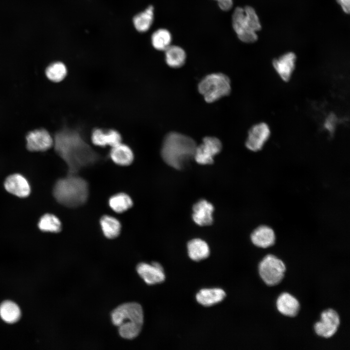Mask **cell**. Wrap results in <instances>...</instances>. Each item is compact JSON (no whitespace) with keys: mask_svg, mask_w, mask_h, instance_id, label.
I'll return each mask as SVG.
<instances>
[{"mask_svg":"<svg viewBox=\"0 0 350 350\" xmlns=\"http://www.w3.org/2000/svg\"><path fill=\"white\" fill-rule=\"evenodd\" d=\"M53 144L56 153L67 165L68 174H78L82 169L102 159L77 129L64 127L55 133Z\"/></svg>","mask_w":350,"mask_h":350,"instance_id":"obj_1","label":"cell"},{"mask_svg":"<svg viewBox=\"0 0 350 350\" xmlns=\"http://www.w3.org/2000/svg\"><path fill=\"white\" fill-rule=\"evenodd\" d=\"M196 146V142L191 138L172 132L164 139L161 150V157L168 165L180 170L194 158Z\"/></svg>","mask_w":350,"mask_h":350,"instance_id":"obj_2","label":"cell"},{"mask_svg":"<svg viewBox=\"0 0 350 350\" xmlns=\"http://www.w3.org/2000/svg\"><path fill=\"white\" fill-rule=\"evenodd\" d=\"M52 194L61 205L69 208L78 207L84 205L88 199V185L77 174H68L56 181Z\"/></svg>","mask_w":350,"mask_h":350,"instance_id":"obj_3","label":"cell"},{"mask_svg":"<svg viewBox=\"0 0 350 350\" xmlns=\"http://www.w3.org/2000/svg\"><path fill=\"white\" fill-rule=\"evenodd\" d=\"M113 323L118 327L120 335L132 339L140 332L143 324V312L140 304L136 302L122 304L111 313Z\"/></svg>","mask_w":350,"mask_h":350,"instance_id":"obj_4","label":"cell"},{"mask_svg":"<svg viewBox=\"0 0 350 350\" xmlns=\"http://www.w3.org/2000/svg\"><path fill=\"white\" fill-rule=\"evenodd\" d=\"M232 19L233 29L240 40L245 43L257 41L256 32L260 31L262 26L253 8L249 6L236 7Z\"/></svg>","mask_w":350,"mask_h":350,"instance_id":"obj_5","label":"cell"},{"mask_svg":"<svg viewBox=\"0 0 350 350\" xmlns=\"http://www.w3.org/2000/svg\"><path fill=\"white\" fill-rule=\"evenodd\" d=\"M198 89L206 102L212 103L230 93V81L228 77L223 73L210 74L200 82Z\"/></svg>","mask_w":350,"mask_h":350,"instance_id":"obj_6","label":"cell"},{"mask_svg":"<svg viewBox=\"0 0 350 350\" xmlns=\"http://www.w3.org/2000/svg\"><path fill=\"white\" fill-rule=\"evenodd\" d=\"M259 275L264 283L270 286L279 284L283 280L286 266L282 260L272 254L266 255L259 264Z\"/></svg>","mask_w":350,"mask_h":350,"instance_id":"obj_7","label":"cell"},{"mask_svg":"<svg viewBox=\"0 0 350 350\" xmlns=\"http://www.w3.org/2000/svg\"><path fill=\"white\" fill-rule=\"evenodd\" d=\"M222 148V143L217 138L205 137L203 142L196 147L194 159L200 164H212L214 157L221 152Z\"/></svg>","mask_w":350,"mask_h":350,"instance_id":"obj_8","label":"cell"},{"mask_svg":"<svg viewBox=\"0 0 350 350\" xmlns=\"http://www.w3.org/2000/svg\"><path fill=\"white\" fill-rule=\"evenodd\" d=\"M339 325L338 314L333 309H328L322 312L320 320L315 323L314 329L318 335L328 338L336 333Z\"/></svg>","mask_w":350,"mask_h":350,"instance_id":"obj_9","label":"cell"},{"mask_svg":"<svg viewBox=\"0 0 350 350\" xmlns=\"http://www.w3.org/2000/svg\"><path fill=\"white\" fill-rule=\"evenodd\" d=\"M271 131L269 125L264 122L253 125L249 130L245 146L249 150H261L269 139Z\"/></svg>","mask_w":350,"mask_h":350,"instance_id":"obj_10","label":"cell"},{"mask_svg":"<svg viewBox=\"0 0 350 350\" xmlns=\"http://www.w3.org/2000/svg\"><path fill=\"white\" fill-rule=\"evenodd\" d=\"M26 146L30 151H45L53 144V140L49 133L44 129L29 132L26 136Z\"/></svg>","mask_w":350,"mask_h":350,"instance_id":"obj_11","label":"cell"},{"mask_svg":"<svg viewBox=\"0 0 350 350\" xmlns=\"http://www.w3.org/2000/svg\"><path fill=\"white\" fill-rule=\"evenodd\" d=\"M296 61V55L293 52H286L273 60V67L282 81L288 82L291 79L295 69Z\"/></svg>","mask_w":350,"mask_h":350,"instance_id":"obj_12","label":"cell"},{"mask_svg":"<svg viewBox=\"0 0 350 350\" xmlns=\"http://www.w3.org/2000/svg\"><path fill=\"white\" fill-rule=\"evenodd\" d=\"M139 275L148 284H155L163 282L165 279L162 266L157 262L151 264L141 262L137 266Z\"/></svg>","mask_w":350,"mask_h":350,"instance_id":"obj_13","label":"cell"},{"mask_svg":"<svg viewBox=\"0 0 350 350\" xmlns=\"http://www.w3.org/2000/svg\"><path fill=\"white\" fill-rule=\"evenodd\" d=\"M4 186L8 192L19 197H26L31 192L28 180L19 174L9 175L4 181Z\"/></svg>","mask_w":350,"mask_h":350,"instance_id":"obj_14","label":"cell"},{"mask_svg":"<svg viewBox=\"0 0 350 350\" xmlns=\"http://www.w3.org/2000/svg\"><path fill=\"white\" fill-rule=\"evenodd\" d=\"M192 215L194 222L199 226H209L212 224L213 205L205 199H201L196 203L192 207Z\"/></svg>","mask_w":350,"mask_h":350,"instance_id":"obj_15","label":"cell"},{"mask_svg":"<svg viewBox=\"0 0 350 350\" xmlns=\"http://www.w3.org/2000/svg\"><path fill=\"white\" fill-rule=\"evenodd\" d=\"M250 239L255 246L266 248L274 245L276 235L274 230L269 226L261 225L253 231Z\"/></svg>","mask_w":350,"mask_h":350,"instance_id":"obj_16","label":"cell"},{"mask_svg":"<svg viewBox=\"0 0 350 350\" xmlns=\"http://www.w3.org/2000/svg\"><path fill=\"white\" fill-rule=\"evenodd\" d=\"M91 139L93 144L100 147L108 145L112 147L122 142L121 134L114 129L105 132L100 128L95 129L92 132Z\"/></svg>","mask_w":350,"mask_h":350,"instance_id":"obj_17","label":"cell"},{"mask_svg":"<svg viewBox=\"0 0 350 350\" xmlns=\"http://www.w3.org/2000/svg\"><path fill=\"white\" fill-rule=\"evenodd\" d=\"M276 306L280 313L291 317L296 316L300 309L298 300L287 292L282 293L279 296L276 301Z\"/></svg>","mask_w":350,"mask_h":350,"instance_id":"obj_18","label":"cell"},{"mask_svg":"<svg viewBox=\"0 0 350 350\" xmlns=\"http://www.w3.org/2000/svg\"><path fill=\"white\" fill-rule=\"evenodd\" d=\"M109 157L116 164L120 166H128L134 160V154L129 146L122 142L111 147Z\"/></svg>","mask_w":350,"mask_h":350,"instance_id":"obj_19","label":"cell"},{"mask_svg":"<svg viewBox=\"0 0 350 350\" xmlns=\"http://www.w3.org/2000/svg\"><path fill=\"white\" fill-rule=\"evenodd\" d=\"M226 295L220 288L203 289L196 294V299L201 305L210 306L222 301Z\"/></svg>","mask_w":350,"mask_h":350,"instance_id":"obj_20","label":"cell"},{"mask_svg":"<svg viewBox=\"0 0 350 350\" xmlns=\"http://www.w3.org/2000/svg\"><path fill=\"white\" fill-rule=\"evenodd\" d=\"M189 257L195 261L207 258L210 255V248L206 242L200 239H194L187 244Z\"/></svg>","mask_w":350,"mask_h":350,"instance_id":"obj_21","label":"cell"},{"mask_svg":"<svg viewBox=\"0 0 350 350\" xmlns=\"http://www.w3.org/2000/svg\"><path fill=\"white\" fill-rule=\"evenodd\" d=\"M165 61L167 65L174 68L182 67L185 63L186 54L181 47L170 45L165 51Z\"/></svg>","mask_w":350,"mask_h":350,"instance_id":"obj_22","label":"cell"},{"mask_svg":"<svg viewBox=\"0 0 350 350\" xmlns=\"http://www.w3.org/2000/svg\"><path fill=\"white\" fill-rule=\"evenodd\" d=\"M104 235L108 239H114L120 234L121 224L116 218L107 215L103 216L100 220Z\"/></svg>","mask_w":350,"mask_h":350,"instance_id":"obj_23","label":"cell"},{"mask_svg":"<svg viewBox=\"0 0 350 350\" xmlns=\"http://www.w3.org/2000/svg\"><path fill=\"white\" fill-rule=\"evenodd\" d=\"M154 19V7L149 6L144 11L136 15L133 18L135 28L140 32H144L149 30Z\"/></svg>","mask_w":350,"mask_h":350,"instance_id":"obj_24","label":"cell"},{"mask_svg":"<svg viewBox=\"0 0 350 350\" xmlns=\"http://www.w3.org/2000/svg\"><path fill=\"white\" fill-rule=\"evenodd\" d=\"M20 310L18 305L10 300H5L0 305V316L6 322L13 323L20 318Z\"/></svg>","mask_w":350,"mask_h":350,"instance_id":"obj_25","label":"cell"},{"mask_svg":"<svg viewBox=\"0 0 350 350\" xmlns=\"http://www.w3.org/2000/svg\"><path fill=\"white\" fill-rule=\"evenodd\" d=\"M133 203L131 198L123 192L112 195L108 201L109 207L117 213H122L128 210L132 207Z\"/></svg>","mask_w":350,"mask_h":350,"instance_id":"obj_26","label":"cell"},{"mask_svg":"<svg viewBox=\"0 0 350 350\" xmlns=\"http://www.w3.org/2000/svg\"><path fill=\"white\" fill-rule=\"evenodd\" d=\"M38 227L40 230L45 232L57 233L62 229V224L59 219L51 213H46L41 217Z\"/></svg>","mask_w":350,"mask_h":350,"instance_id":"obj_27","label":"cell"},{"mask_svg":"<svg viewBox=\"0 0 350 350\" xmlns=\"http://www.w3.org/2000/svg\"><path fill=\"white\" fill-rule=\"evenodd\" d=\"M152 43L153 47L159 51H165L170 45L172 35L170 32L165 29H159L152 35Z\"/></svg>","mask_w":350,"mask_h":350,"instance_id":"obj_28","label":"cell"},{"mask_svg":"<svg viewBox=\"0 0 350 350\" xmlns=\"http://www.w3.org/2000/svg\"><path fill=\"white\" fill-rule=\"evenodd\" d=\"M67 73L65 65L61 62H56L50 64L46 69V74L51 81L59 82L62 81Z\"/></svg>","mask_w":350,"mask_h":350,"instance_id":"obj_29","label":"cell"},{"mask_svg":"<svg viewBox=\"0 0 350 350\" xmlns=\"http://www.w3.org/2000/svg\"><path fill=\"white\" fill-rule=\"evenodd\" d=\"M335 117L332 115L328 116L324 122V127L330 132H332L334 130L336 124Z\"/></svg>","mask_w":350,"mask_h":350,"instance_id":"obj_30","label":"cell"},{"mask_svg":"<svg viewBox=\"0 0 350 350\" xmlns=\"http://www.w3.org/2000/svg\"><path fill=\"white\" fill-rule=\"evenodd\" d=\"M218 2L219 7L223 11L230 10L233 5L232 0H215Z\"/></svg>","mask_w":350,"mask_h":350,"instance_id":"obj_31","label":"cell"},{"mask_svg":"<svg viewBox=\"0 0 350 350\" xmlns=\"http://www.w3.org/2000/svg\"><path fill=\"white\" fill-rule=\"evenodd\" d=\"M337 3L341 6L343 11L346 14H349L350 11V0H336Z\"/></svg>","mask_w":350,"mask_h":350,"instance_id":"obj_32","label":"cell"}]
</instances>
